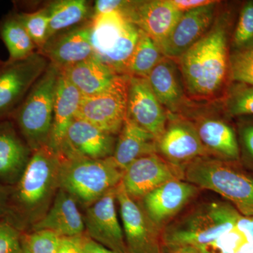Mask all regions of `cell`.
Wrapping results in <instances>:
<instances>
[{
  "label": "cell",
  "instance_id": "60d3db41",
  "mask_svg": "<svg viewBox=\"0 0 253 253\" xmlns=\"http://www.w3.org/2000/svg\"><path fill=\"white\" fill-rule=\"evenodd\" d=\"M82 244L84 253H121L105 247L88 237L85 234L82 236Z\"/></svg>",
  "mask_w": 253,
  "mask_h": 253
},
{
  "label": "cell",
  "instance_id": "7402d4cb",
  "mask_svg": "<svg viewBox=\"0 0 253 253\" xmlns=\"http://www.w3.org/2000/svg\"><path fill=\"white\" fill-rule=\"evenodd\" d=\"M33 154L12 120L0 121V183L14 186Z\"/></svg>",
  "mask_w": 253,
  "mask_h": 253
},
{
  "label": "cell",
  "instance_id": "d590c367",
  "mask_svg": "<svg viewBox=\"0 0 253 253\" xmlns=\"http://www.w3.org/2000/svg\"><path fill=\"white\" fill-rule=\"evenodd\" d=\"M245 242L243 236L234 229L198 249L202 253H236Z\"/></svg>",
  "mask_w": 253,
  "mask_h": 253
},
{
  "label": "cell",
  "instance_id": "7bdbcfd3",
  "mask_svg": "<svg viewBox=\"0 0 253 253\" xmlns=\"http://www.w3.org/2000/svg\"><path fill=\"white\" fill-rule=\"evenodd\" d=\"M11 186L0 183V219H4L7 212Z\"/></svg>",
  "mask_w": 253,
  "mask_h": 253
},
{
  "label": "cell",
  "instance_id": "4fadbf2b",
  "mask_svg": "<svg viewBox=\"0 0 253 253\" xmlns=\"http://www.w3.org/2000/svg\"><path fill=\"white\" fill-rule=\"evenodd\" d=\"M182 179L179 168L172 166L158 154L143 156L123 172L122 182L126 192L136 201L168 181Z\"/></svg>",
  "mask_w": 253,
  "mask_h": 253
},
{
  "label": "cell",
  "instance_id": "277c9868",
  "mask_svg": "<svg viewBox=\"0 0 253 253\" xmlns=\"http://www.w3.org/2000/svg\"><path fill=\"white\" fill-rule=\"evenodd\" d=\"M240 215L229 203H206L166 226L163 243L166 246L201 247L234 230Z\"/></svg>",
  "mask_w": 253,
  "mask_h": 253
},
{
  "label": "cell",
  "instance_id": "d6a6232c",
  "mask_svg": "<svg viewBox=\"0 0 253 253\" xmlns=\"http://www.w3.org/2000/svg\"><path fill=\"white\" fill-rule=\"evenodd\" d=\"M61 238L47 229L21 232V236L22 247L31 253H57Z\"/></svg>",
  "mask_w": 253,
  "mask_h": 253
},
{
  "label": "cell",
  "instance_id": "603a6c76",
  "mask_svg": "<svg viewBox=\"0 0 253 253\" xmlns=\"http://www.w3.org/2000/svg\"><path fill=\"white\" fill-rule=\"evenodd\" d=\"M41 229L54 231L61 237L83 235L84 219L76 199L68 193L59 189L45 215L28 231Z\"/></svg>",
  "mask_w": 253,
  "mask_h": 253
},
{
  "label": "cell",
  "instance_id": "44dd1931",
  "mask_svg": "<svg viewBox=\"0 0 253 253\" xmlns=\"http://www.w3.org/2000/svg\"><path fill=\"white\" fill-rule=\"evenodd\" d=\"M164 56L146 78L159 102L168 113L181 115L189 106L179 64Z\"/></svg>",
  "mask_w": 253,
  "mask_h": 253
},
{
  "label": "cell",
  "instance_id": "5b68a950",
  "mask_svg": "<svg viewBox=\"0 0 253 253\" xmlns=\"http://www.w3.org/2000/svg\"><path fill=\"white\" fill-rule=\"evenodd\" d=\"M60 73L61 70L49 63L11 116V120L33 152L49 143Z\"/></svg>",
  "mask_w": 253,
  "mask_h": 253
},
{
  "label": "cell",
  "instance_id": "bcb514c9",
  "mask_svg": "<svg viewBox=\"0 0 253 253\" xmlns=\"http://www.w3.org/2000/svg\"><path fill=\"white\" fill-rule=\"evenodd\" d=\"M31 253L29 252V251H27V250L23 249H22V251H21V253Z\"/></svg>",
  "mask_w": 253,
  "mask_h": 253
},
{
  "label": "cell",
  "instance_id": "8d00e7d4",
  "mask_svg": "<svg viewBox=\"0 0 253 253\" xmlns=\"http://www.w3.org/2000/svg\"><path fill=\"white\" fill-rule=\"evenodd\" d=\"M21 231L6 221L0 219V253H20L22 251Z\"/></svg>",
  "mask_w": 253,
  "mask_h": 253
},
{
  "label": "cell",
  "instance_id": "ffe728a7",
  "mask_svg": "<svg viewBox=\"0 0 253 253\" xmlns=\"http://www.w3.org/2000/svg\"><path fill=\"white\" fill-rule=\"evenodd\" d=\"M190 121L194 124L208 156L240 162L237 132L229 121L217 116H204L203 113Z\"/></svg>",
  "mask_w": 253,
  "mask_h": 253
},
{
  "label": "cell",
  "instance_id": "ab89813d",
  "mask_svg": "<svg viewBox=\"0 0 253 253\" xmlns=\"http://www.w3.org/2000/svg\"><path fill=\"white\" fill-rule=\"evenodd\" d=\"M235 229L244 238L246 242H253V215H240Z\"/></svg>",
  "mask_w": 253,
  "mask_h": 253
},
{
  "label": "cell",
  "instance_id": "d6986e66",
  "mask_svg": "<svg viewBox=\"0 0 253 253\" xmlns=\"http://www.w3.org/2000/svg\"><path fill=\"white\" fill-rule=\"evenodd\" d=\"M199 189L184 179H172L146 195L141 204L148 217L161 230L194 199Z\"/></svg>",
  "mask_w": 253,
  "mask_h": 253
},
{
  "label": "cell",
  "instance_id": "d4e9b609",
  "mask_svg": "<svg viewBox=\"0 0 253 253\" xmlns=\"http://www.w3.org/2000/svg\"><path fill=\"white\" fill-rule=\"evenodd\" d=\"M62 71L83 96H95L109 90L123 76L94 56Z\"/></svg>",
  "mask_w": 253,
  "mask_h": 253
},
{
  "label": "cell",
  "instance_id": "cb8c5ba5",
  "mask_svg": "<svg viewBox=\"0 0 253 253\" xmlns=\"http://www.w3.org/2000/svg\"><path fill=\"white\" fill-rule=\"evenodd\" d=\"M83 96L61 70L56 94L54 114L48 146L59 154L68 127L79 109Z\"/></svg>",
  "mask_w": 253,
  "mask_h": 253
},
{
  "label": "cell",
  "instance_id": "7c38bea8",
  "mask_svg": "<svg viewBox=\"0 0 253 253\" xmlns=\"http://www.w3.org/2000/svg\"><path fill=\"white\" fill-rule=\"evenodd\" d=\"M116 188L84 209V234L108 249L129 253L123 226L118 219Z\"/></svg>",
  "mask_w": 253,
  "mask_h": 253
},
{
  "label": "cell",
  "instance_id": "2e32d148",
  "mask_svg": "<svg viewBox=\"0 0 253 253\" xmlns=\"http://www.w3.org/2000/svg\"><path fill=\"white\" fill-rule=\"evenodd\" d=\"M91 36V19L51 36L38 51L63 71L94 56Z\"/></svg>",
  "mask_w": 253,
  "mask_h": 253
},
{
  "label": "cell",
  "instance_id": "484cf974",
  "mask_svg": "<svg viewBox=\"0 0 253 253\" xmlns=\"http://www.w3.org/2000/svg\"><path fill=\"white\" fill-rule=\"evenodd\" d=\"M158 154L157 140L151 133L126 118L118 134L112 158L124 172L136 160L148 155Z\"/></svg>",
  "mask_w": 253,
  "mask_h": 253
},
{
  "label": "cell",
  "instance_id": "8992f818",
  "mask_svg": "<svg viewBox=\"0 0 253 253\" xmlns=\"http://www.w3.org/2000/svg\"><path fill=\"white\" fill-rule=\"evenodd\" d=\"M61 158L60 189L72 196L84 209L122 181L123 171L111 157Z\"/></svg>",
  "mask_w": 253,
  "mask_h": 253
},
{
  "label": "cell",
  "instance_id": "ee69618b",
  "mask_svg": "<svg viewBox=\"0 0 253 253\" xmlns=\"http://www.w3.org/2000/svg\"><path fill=\"white\" fill-rule=\"evenodd\" d=\"M166 253H202L198 248L191 246H166Z\"/></svg>",
  "mask_w": 253,
  "mask_h": 253
},
{
  "label": "cell",
  "instance_id": "7dc6e473",
  "mask_svg": "<svg viewBox=\"0 0 253 253\" xmlns=\"http://www.w3.org/2000/svg\"><path fill=\"white\" fill-rule=\"evenodd\" d=\"M4 61H1V60H0V67H1V66H2L3 63H4Z\"/></svg>",
  "mask_w": 253,
  "mask_h": 253
},
{
  "label": "cell",
  "instance_id": "e0dca14e",
  "mask_svg": "<svg viewBox=\"0 0 253 253\" xmlns=\"http://www.w3.org/2000/svg\"><path fill=\"white\" fill-rule=\"evenodd\" d=\"M219 1L183 13L168 39L161 46L163 54L177 61L202 38L215 21Z\"/></svg>",
  "mask_w": 253,
  "mask_h": 253
},
{
  "label": "cell",
  "instance_id": "5bb4252c",
  "mask_svg": "<svg viewBox=\"0 0 253 253\" xmlns=\"http://www.w3.org/2000/svg\"><path fill=\"white\" fill-rule=\"evenodd\" d=\"M122 14L161 47L183 12L170 0L128 1Z\"/></svg>",
  "mask_w": 253,
  "mask_h": 253
},
{
  "label": "cell",
  "instance_id": "f35d334b",
  "mask_svg": "<svg viewBox=\"0 0 253 253\" xmlns=\"http://www.w3.org/2000/svg\"><path fill=\"white\" fill-rule=\"evenodd\" d=\"M82 236L61 237L56 253H84L82 244Z\"/></svg>",
  "mask_w": 253,
  "mask_h": 253
},
{
  "label": "cell",
  "instance_id": "4316f807",
  "mask_svg": "<svg viewBox=\"0 0 253 253\" xmlns=\"http://www.w3.org/2000/svg\"><path fill=\"white\" fill-rule=\"evenodd\" d=\"M46 6L49 16V38L92 18V7L85 0H58Z\"/></svg>",
  "mask_w": 253,
  "mask_h": 253
},
{
  "label": "cell",
  "instance_id": "3957f363",
  "mask_svg": "<svg viewBox=\"0 0 253 253\" xmlns=\"http://www.w3.org/2000/svg\"><path fill=\"white\" fill-rule=\"evenodd\" d=\"M181 171L184 180L220 195L242 215H253V176L241 162L203 156L181 168Z\"/></svg>",
  "mask_w": 253,
  "mask_h": 253
},
{
  "label": "cell",
  "instance_id": "7a4b0ae2",
  "mask_svg": "<svg viewBox=\"0 0 253 253\" xmlns=\"http://www.w3.org/2000/svg\"><path fill=\"white\" fill-rule=\"evenodd\" d=\"M61 158L48 145L33 151L18 182L11 186L4 219L21 232L31 230L49 211L60 189Z\"/></svg>",
  "mask_w": 253,
  "mask_h": 253
},
{
  "label": "cell",
  "instance_id": "f1b7e54d",
  "mask_svg": "<svg viewBox=\"0 0 253 253\" xmlns=\"http://www.w3.org/2000/svg\"><path fill=\"white\" fill-rule=\"evenodd\" d=\"M164 56L157 43L141 30L140 38L128 67V76L147 78Z\"/></svg>",
  "mask_w": 253,
  "mask_h": 253
},
{
  "label": "cell",
  "instance_id": "1f68e13d",
  "mask_svg": "<svg viewBox=\"0 0 253 253\" xmlns=\"http://www.w3.org/2000/svg\"><path fill=\"white\" fill-rule=\"evenodd\" d=\"M253 43V1H248L240 10L230 40L231 52L239 51Z\"/></svg>",
  "mask_w": 253,
  "mask_h": 253
},
{
  "label": "cell",
  "instance_id": "e575fe53",
  "mask_svg": "<svg viewBox=\"0 0 253 253\" xmlns=\"http://www.w3.org/2000/svg\"><path fill=\"white\" fill-rule=\"evenodd\" d=\"M236 129L239 139L240 162L253 171V119L237 120Z\"/></svg>",
  "mask_w": 253,
  "mask_h": 253
},
{
  "label": "cell",
  "instance_id": "83f0119b",
  "mask_svg": "<svg viewBox=\"0 0 253 253\" xmlns=\"http://www.w3.org/2000/svg\"><path fill=\"white\" fill-rule=\"evenodd\" d=\"M0 38L9 52V61H19L38 51V48L18 18L11 11L0 21Z\"/></svg>",
  "mask_w": 253,
  "mask_h": 253
},
{
  "label": "cell",
  "instance_id": "f546056e",
  "mask_svg": "<svg viewBox=\"0 0 253 253\" xmlns=\"http://www.w3.org/2000/svg\"><path fill=\"white\" fill-rule=\"evenodd\" d=\"M222 102L228 119H253V85L231 83Z\"/></svg>",
  "mask_w": 253,
  "mask_h": 253
},
{
  "label": "cell",
  "instance_id": "30bf717a",
  "mask_svg": "<svg viewBox=\"0 0 253 253\" xmlns=\"http://www.w3.org/2000/svg\"><path fill=\"white\" fill-rule=\"evenodd\" d=\"M116 199L129 253H159V231L148 217L140 201L126 192L122 182L116 187Z\"/></svg>",
  "mask_w": 253,
  "mask_h": 253
},
{
  "label": "cell",
  "instance_id": "ba28073f",
  "mask_svg": "<svg viewBox=\"0 0 253 253\" xmlns=\"http://www.w3.org/2000/svg\"><path fill=\"white\" fill-rule=\"evenodd\" d=\"M49 64L38 51L19 61H4L0 67V121L11 119Z\"/></svg>",
  "mask_w": 253,
  "mask_h": 253
},
{
  "label": "cell",
  "instance_id": "6da1fadb",
  "mask_svg": "<svg viewBox=\"0 0 253 253\" xmlns=\"http://www.w3.org/2000/svg\"><path fill=\"white\" fill-rule=\"evenodd\" d=\"M231 16L218 14L211 29L176 61L190 99H222L230 86Z\"/></svg>",
  "mask_w": 253,
  "mask_h": 253
},
{
  "label": "cell",
  "instance_id": "ac0fdd59",
  "mask_svg": "<svg viewBox=\"0 0 253 253\" xmlns=\"http://www.w3.org/2000/svg\"><path fill=\"white\" fill-rule=\"evenodd\" d=\"M116 136L84 120L75 118L68 127L59 155L63 158H111L116 147Z\"/></svg>",
  "mask_w": 253,
  "mask_h": 253
},
{
  "label": "cell",
  "instance_id": "4dcf8cb0",
  "mask_svg": "<svg viewBox=\"0 0 253 253\" xmlns=\"http://www.w3.org/2000/svg\"><path fill=\"white\" fill-rule=\"evenodd\" d=\"M18 18L38 50L49 39V16L46 6L32 12H18Z\"/></svg>",
  "mask_w": 253,
  "mask_h": 253
},
{
  "label": "cell",
  "instance_id": "74e56055",
  "mask_svg": "<svg viewBox=\"0 0 253 253\" xmlns=\"http://www.w3.org/2000/svg\"><path fill=\"white\" fill-rule=\"evenodd\" d=\"M128 1H120V0H97L95 1L92 7V18L98 15L120 11L123 12L126 9Z\"/></svg>",
  "mask_w": 253,
  "mask_h": 253
},
{
  "label": "cell",
  "instance_id": "b9f144b4",
  "mask_svg": "<svg viewBox=\"0 0 253 253\" xmlns=\"http://www.w3.org/2000/svg\"><path fill=\"white\" fill-rule=\"evenodd\" d=\"M170 1L176 9L183 13L212 4L214 1L213 0H170Z\"/></svg>",
  "mask_w": 253,
  "mask_h": 253
},
{
  "label": "cell",
  "instance_id": "9c48e42d",
  "mask_svg": "<svg viewBox=\"0 0 253 253\" xmlns=\"http://www.w3.org/2000/svg\"><path fill=\"white\" fill-rule=\"evenodd\" d=\"M129 80V76H123L109 90L95 96H83L76 118L118 136L126 118Z\"/></svg>",
  "mask_w": 253,
  "mask_h": 253
},
{
  "label": "cell",
  "instance_id": "52a82bcc",
  "mask_svg": "<svg viewBox=\"0 0 253 253\" xmlns=\"http://www.w3.org/2000/svg\"><path fill=\"white\" fill-rule=\"evenodd\" d=\"M141 36V29L120 11L91 18L94 56L122 76H128L129 62Z\"/></svg>",
  "mask_w": 253,
  "mask_h": 253
},
{
  "label": "cell",
  "instance_id": "9a60e30c",
  "mask_svg": "<svg viewBox=\"0 0 253 253\" xmlns=\"http://www.w3.org/2000/svg\"><path fill=\"white\" fill-rule=\"evenodd\" d=\"M126 118L158 140L166 128L168 113L159 102L147 79L129 76Z\"/></svg>",
  "mask_w": 253,
  "mask_h": 253
},
{
  "label": "cell",
  "instance_id": "836d02e7",
  "mask_svg": "<svg viewBox=\"0 0 253 253\" xmlns=\"http://www.w3.org/2000/svg\"><path fill=\"white\" fill-rule=\"evenodd\" d=\"M231 83L253 85V43L230 54Z\"/></svg>",
  "mask_w": 253,
  "mask_h": 253
},
{
  "label": "cell",
  "instance_id": "8fae6325",
  "mask_svg": "<svg viewBox=\"0 0 253 253\" xmlns=\"http://www.w3.org/2000/svg\"><path fill=\"white\" fill-rule=\"evenodd\" d=\"M157 151L161 157L180 169L196 158L208 156L192 122L169 113L165 130L157 141Z\"/></svg>",
  "mask_w": 253,
  "mask_h": 253
},
{
  "label": "cell",
  "instance_id": "f6af8a7d",
  "mask_svg": "<svg viewBox=\"0 0 253 253\" xmlns=\"http://www.w3.org/2000/svg\"><path fill=\"white\" fill-rule=\"evenodd\" d=\"M236 253H253V242H245Z\"/></svg>",
  "mask_w": 253,
  "mask_h": 253
}]
</instances>
